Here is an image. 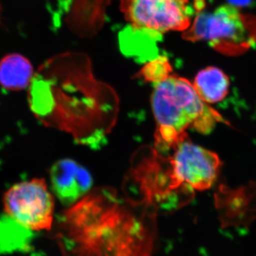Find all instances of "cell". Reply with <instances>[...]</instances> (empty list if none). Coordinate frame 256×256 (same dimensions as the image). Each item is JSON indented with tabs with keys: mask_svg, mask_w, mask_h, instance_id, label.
<instances>
[{
	"mask_svg": "<svg viewBox=\"0 0 256 256\" xmlns=\"http://www.w3.org/2000/svg\"><path fill=\"white\" fill-rule=\"evenodd\" d=\"M228 4L236 8H245V6H249L252 0H227Z\"/></svg>",
	"mask_w": 256,
	"mask_h": 256,
	"instance_id": "cell-12",
	"label": "cell"
},
{
	"mask_svg": "<svg viewBox=\"0 0 256 256\" xmlns=\"http://www.w3.org/2000/svg\"><path fill=\"white\" fill-rule=\"evenodd\" d=\"M151 104L156 124L154 144L161 153L171 150L188 128L208 134L224 121L200 98L190 80L175 75L154 84Z\"/></svg>",
	"mask_w": 256,
	"mask_h": 256,
	"instance_id": "cell-2",
	"label": "cell"
},
{
	"mask_svg": "<svg viewBox=\"0 0 256 256\" xmlns=\"http://www.w3.org/2000/svg\"><path fill=\"white\" fill-rule=\"evenodd\" d=\"M33 73L30 60L18 54L6 55L0 60V85L6 90L24 89L33 78Z\"/></svg>",
	"mask_w": 256,
	"mask_h": 256,
	"instance_id": "cell-10",
	"label": "cell"
},
{
	"mask_svg": "<svg viewBox=\"0 0 256 256\" xmlns=\"http://www.w3.org/2000/svg\"><path fill=\"white\" fill-rule=\"evenodd\" d=\"M156 210L97 188L60 216L57 242L63 256H152Z\"/></svg>",
	"mask_w": 256,
	"mask_h": 256,
	"instance_id": "cell-1",
	"label": "cell"
},
{
	"mask_svg": "<svg viewBox=\"0 0 256 256\" xmlns=\"http://www.w3.org/2000/svg\"><path fill=\"white\" fill-rule=\"evenodd\" d=\"M173 148L178 153L186 183L194 191H204L213 186L220 174L222 161L214 152L190 140L188 134Z\"/></svg>",
	"mask_w": 256,
	"mask_h": 256,
	"instance_id": "cell-6",
	"label": "cell"
},
{
	"mask_svg": "<svg viewBox=\"0 0 256 256\" xmlns=\"http://www.w3.org/2000/svg\"><path fill=\"white\" fill-rule=\"evenodd\" d=\"M182 38L192 42H208L224 54H240L256 44V18L242 14L232 5H222L210 12H198L184 31Z\"/></svg>",
	"mask_w": 256,
	"mask_h": 256,
	"instance_id": "cell-3",
	"label": "cell"
},
{
	"mask_svg": "<svg viewBox=\"0 0 256 256\" xmlns=\"http://www.w3.org/2000/svg\"><path fill=\"white\" fill-rule=\"evenodd\" d=\"M120 8L130 24L126 30L154 42L166 32L188 30L196 12L190 0H120Z\"/></svg>",
	"mask_w": 256,
	"mask_h": 256,
	"instance_id": "cell-4",
	"label": "cell"
},
{
	"mask_svg": "<svg viewBox=\"0 0 256 256\" xmlns=\"http://www.w3.org/2000/svg\"><path fill=\"white\" fill-rule=\"evenodd\" d=\"M0 12H1V4H0Z\"/></svg>",
	"mask_w": 256,
	"mask_h": 256,
	"instance_id": "cell-13",
	"label": "cell"
},
{
	"mask_svg": "<svg viewBox=\"0 0 256 256\" xmlns=\"http://www.w3.org/2000/svg\"><path fill=\"white\" fill-rule=\"evenodd\" d=\"M193 85L204 102L214 104L222 102L228 95L230 80L223 70L210 66L197 74Z\"/></svg>",
	"mask_w": 256,
	"mask_h": 256,
	"instance_id": "cell-9",
	"label": "cell"
},
{
	"mask_svg": "<svg viewBox=\"0 0 256 256\" xmlns=\"http://www.w3.org/2000/svg\"><path fill=\"white\" fill-rule=\"evenodd\" d=\"M172 68L165 56L156 57L143 66L138 76L146 82L156 84L171 76Z\"/></svg>",
	"mask_w": 256,
	"mask_h": 256,
	"instance_id": "cell-11",
	"label": "cell"
},
{
	"mask_svg": "<svg viewBox=\"0 0 256 256\" xmlns=\"http://www.w3.org/2000/svg\"><path fill=\"white\" fill-rule=\"evenodd\" d=\"M50 176L52 190L64 204L76 203L92 184L90 173L70 159L56 162L50 169Z\"/></svg>",
	"mask_w": 256,
	"mask_h": 256,
	"instance_id": "cell-8",
	"label": "cell"
},
{
	"mask_svg": "<svg viewBox=\"0 0 256 256\" xmlns=\"http://www.w3.org/2000/svg\"><path fill=\"white\" fill-rule=\"evenodd\" d=\"M5 214L30 230H50L54 213V198L44 178L16 184L4 194Z\"/></svg>",
	"mask_w": 256,
	"mask_h": 256,
	"instance_id": "cell-5",
	"label": "cell"
},
{
	"mask_svg": "<svg viewBox=\"0 0 256 256\" xmlns=\"http://www.w3.org/2000/svg\"><path fill=\"white\" fill-rule=\"evenodd\" d=\"M215 202L223 228H248L256 216V182L234 190L222 185Z\"/></svg>",
	"mask_w": 256,
	"mask_h": 256,
	"instance_id": "cell-7",
	"label": "cell"
}]
</instances>
